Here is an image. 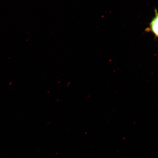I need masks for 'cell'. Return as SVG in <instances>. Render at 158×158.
I'll use <instances>...</instances> for the list:
<instances>
[{"instance_id":"6da1fadb","label":"cell","mask_w":158,"mask_h":158,"mask_svg":"<svg viewBox=\"0 0 158 158\" xmlns=\"http://www.w3.org/2000/svg\"><path fill=\"white\" fill-rule=\"evenodd\" d=\"M158 13L156 9L155 10V16L150 24V27L145 29L146 32H151L154 34L155 38L158 37Z\"/></svg>"}]
</instances>
